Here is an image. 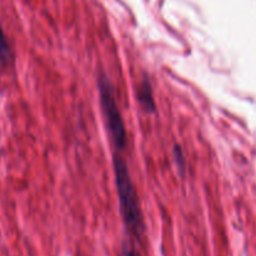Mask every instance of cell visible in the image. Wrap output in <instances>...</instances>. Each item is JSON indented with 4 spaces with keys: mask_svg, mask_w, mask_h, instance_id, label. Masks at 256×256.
<instances>
[{
    "mask_svg": "<svg viewBox=\"0 0 256 256\" xmlns=\"http://www.w3.org/2000/svg\"><path fill=\"white\" fill-rule=\"evenodd\" d=\"M114 174L122 222L132 236L142 240L145 230L142 208H140L138 192L132 184L126 162L119 155L114 156Z\"/></svg>",
    "mask_w": 256,
    "mask_h": 256,
    "instance_id": "6da1fadb",
    "label": "cell"
},
{
    "mask_svg": "<svg viewBox=\"0 0 256 256\" xmlns=\"http://www.w3.org/2000/svg\"><path fill=\"white\" fill-rule=\"evenodd\" d=\"M99 95L100 104H102V112H104L106 126L112 142L118 149L124 150L128 144L126 129H125L122 112H120L116 98H115V92L112 90V85L105 76H102L99 79Z\"/></svg>",
    "mask_w": 256,
    "mask_h": 256,
    "instance_id": "7a4b0ae2",
    "label": "cell"
},
{
    "mask_svg": "<svg viewBox=\"0 0 256 256\" xmlns=\"http://www.w3.org/2000/svg\"><path fill=\"white\" fill-rule=\"evenodd\" d=\"M138 100H139L140 105L144 108L146 112H152L155 110V102L152 98V85H150L149 80L144 79L140 82L139 88H138Z\"/></svg>",
    "mask_w": 256,
    "mask_h": 256,
    "instance_id": "3957f363",
    "label": "cell"
},
{
    "mask_svg": "<svg viewBox=\"0 0 256 256\" xmlns=\"http://www.w3.org/2000/svg\"><path fill=\"white\" fill-rule=\"evenodd\" d=\"M12 59V52H10L9 42H8L6 36H5L2 28L0 25V64L6 65Z\"/></svg>",
    "mask_w": 256,
    "mask_h": 256,
    "instance_id": "277c9868",
    "label": "cell"
},
{
    "mask_svg": "<svg viewBox=\"0 0 256 256\" xmlns=\"http://www.w3.org/2000/svg\"><path fill=\"white\" fill-rule=\"evenodd\" d=\"M122 256H142V255H140V252H138L134 246L124 245V249H122Z\"/></svg>",
    "mask_w": 256,
    "mask_h": 256,
    "instance_id": "5b68a950",
    "label": "cell"
}]
</instances>
